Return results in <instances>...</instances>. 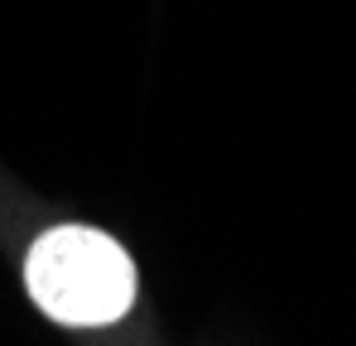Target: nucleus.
<instances>
[{"label": "nucleus", "instance_id": "obj_1", "mask_svg": "<svg viewBox=\"0 0 356 346\" xmlns=\"http://www.w3.org/2000/svg\"><path fill=\"white\" fill-rule=\"evenodd\" d=\"M24 284L63 327H111L135 303V265L106 231L49 226L24 255Z\"/></svg>", "mask_w": 356, "mask_h": 346}]
</instances>
